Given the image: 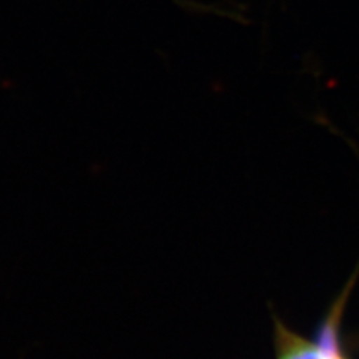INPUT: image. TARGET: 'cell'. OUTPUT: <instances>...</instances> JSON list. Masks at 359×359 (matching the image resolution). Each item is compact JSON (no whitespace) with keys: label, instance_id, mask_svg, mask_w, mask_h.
<instances>
[{"label":"cell","instance_id":"obj_1","mask_svg":"<svg viewBox=\"0 0 359 359\" xmlns=\"http://www.w3.org/2000/svg\"><path fill=\"white\" fill-rule=\"evenodd\" d=\"M339 311H332L316 341L290 332L277 323V359H347L339 341Z\"/></svg>","mask_w":359,"mask_h":359}]
</instances>
